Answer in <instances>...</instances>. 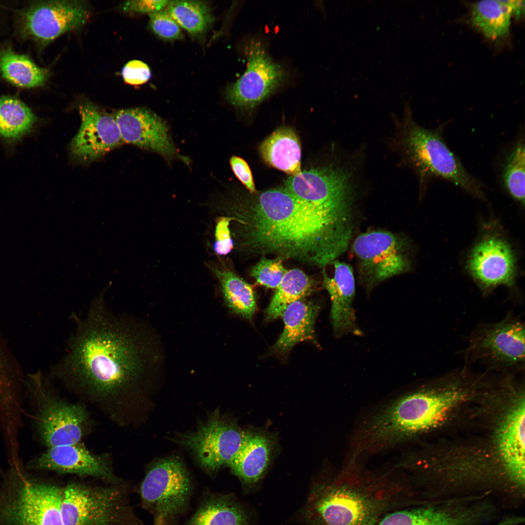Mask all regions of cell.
Instances as JSON below:
<instances>
[{
	"label": "cell",
	"mask_w": 525,
	"mask_h": 525,
	"mask_svg": "<svg viewBox=\"0 0 525 525\" xmlns=\"http://www.w3.org/2000/svg\"><path fill=\"white\" fill-rule=\"evenodd\" d=\"M259 149L263 159L272 167L291 175L301 171L300 140L293 129L278 128L262 143Z\"/></svg>",
	"instance_id": "obj_25"
},
{
	"label": "cell",
	"mask_w": 525,
	"mask_h": 525,
	"mask_svg": "<svg viewBox=\"0 0 525 525\" xmlns=\"http://www.w3.org/2000/svg\"><path fill=\"white\" fill-rule=\"evenodd\" d=\"M231 169L238 179L251 193L256 192L252 174L248 163L243 158L232 156L230 159Z\"/></svg>",
	"instance_id": "obj_38"
},
{
	"label": "cell",
	"mask_w": 525,
	"mask_h": 525,
	"mask_svg": "<svg viewBox=\"0 0 525 525\" xmlns=\"http://www.w3.org/2000/svg\"><path fill=\"white\" fill-rule=\"evenodd\" d=\"M470 351L493 367L521 366L525 361V325L508 315L502 321L479 328L472 336Z\"/></svg>",
	"instance_id": "obj_15"
},
{
	"label": "cell",
	"mask_w": 525,
	"mask_h": 525,
	"mask_svg": "<svg viewBox=\"0 0 525 525\" xmlns=\"http://www.w3.org/2000/svg\"><path fill=\"white\" fill-rule=\"evenodd\" d=\"M26 395L34 435L47 448L81 442L91 432L93 420L85 404L66 400L41 375L28 381Z\"/></svg>",
	"instance_id": "obj_5"
},
{
	"label": "cell",
	"mask_w": 525,
	"mask_h": 525,
	"mask_svg": "<svg viewBox=\"0 0 525 525\" xmlns=\"http://www.w3.org/2000/svg\"><path fill=\"white\" fill-rule=\"evenodd\" d=\"M284 188L298 200L354 232L353 191L345 172L331 166L301 171L289 176Z\"/></svg>",
	"instance_id": "obj_7"
},
{
	"label": "cell",
	"mask_w": 525,
	"mask_h": 525,
	"mask_svg": "<svg viewBox=\"0 0 525 525\" xmlns=\"http://www.w3.org/2000/svg\"><path fill=\"white\" fill-rule=\"evenodd\" d=\"M210 268L220 282L226 305L234 313L252 320L257 308L252 286L230 270Z\"/></svg>",
	"instance_id": "obj_28"
},
{
	"label": "cell",
	"mask_w": 525,
	"mask_h": 525,
	"mask_svg": "<svg viewBox=\"0 0 525 525\" xmlns=\"http://www.w3.org/2000/svg\"><path fill=\"white\" fill-rule=\"evenodd\" d=\"M105 291L77 318L66 353L54 374L81 402L122 427L131 421L134 395L143 371V349L134 326L107 305Z\"/></svg>",
	"instance_id": "obj_1"
},
{
	"label": "cell",
	"mask_w": 525,
	"mask_h": 525,
	"mask_svg": "<svg viewBox=\"0 0 525 525\" xmlns=\"http://www.w3.org/2000/svg\"><path fill=\"white\" fill-rule=\"evenodd\" d=\"M149 25L158 37L166 40L178 39L182 34L180 26L165 10L149 14Z\"/></svg>",
	"instance_id": "obj_35"
},
{
	"label": "cell",
	"mask_w": 525,
	"mask_h": 525,
	"mask_svg": "<svg viewBox=\"0 0 525 525\" xmlns=\"http://www.w3.org/2000/svg\"><path fill=\"white\" fill-rule=\"evenodd\" d=\"M466 267L482 291L489 293L500 285L512 286L516 273V257L502 235L488 233L472 248Z\"/></svg>",
	"instance_id": "obj_13"
},
{
	"label": "cell",
	"mask_w": 525,
	"mask_h": 525,
	"mask_svg": "<svg viewBox=\"0 0 525 525\" xmlns=\"http://www.w3.org/2000/svg\"><path fill=\"white\" fill-rule=\"evenodd\" d=\"M0 71L8 82L24 88L43 85L48 76L46 69L37 66L28 57L10 50L0 53Z\"/></svg>",
	"instance_id": "obj_29"
},
{
	"label": "cell",
	"mask_w": 525,
	"mask_h": 525,
	"mask_svg": "<svg viewBox=\"0 0 525 525\" xmlns=\"http://www.w3.org/2000/svg\"><path fill=\"white\" fill-rule=\"evenodd\" d=\"M28 470L50 471L59 474L91 476L118 485L121 479L113 472L108 455L90 452L82 442L54 446L31 459Z\"/></svg>",
	"instance_id": "obj_16"
},
{
	"label": "cell",
	"mask_w": 525,
	"mask_h": 525,
	"mask_svg": "<svg viewBox=\"0 0 525 525\" xmlns=\"http://www.w3.org/2000/svg\"><path fill=\"white\" fill-rule=\"evenodd\" d=\"M190 475L175 457L161 459L148 467L140 489L143 508L153 525H175L187 511L192 494Z\"/></svg>",
	"instance_id": "obj_9"
},
{
	"label": "cell",
	"mask_w": 525,
	"mask_h": 525,
	"mask_svg": "<svg viewBox=\"0 0 525 525\" xmlns=\"http://www.w3.org/2000/svg\"><path fill=\"white\" fill-rule=\"evenodd\" d=\"M420 502L402 471L369 470L347 461L334 476L313 487L301 514L305 525H374L389 512Z\"/></svg>",
	"instance_id": "obj_3"
},
{
	"label": "cell",
	"mask_w": 525,
	"mask_h": 525,
	"mask_svg": "<svg viewBox=\"0 0 525 525\" xmlns=\"http://www.w3.org/2000/svg\"><path fill=\"white\" fill-rule=\"evenodd\" d=\"M407 155L420 174L450 182L472 196L483 199L481 182L470 175L445 143L439 129L430 130L410 121L405 131Z\"/></svg>",
	"instance_id": "obj_10"
},
{
	"label": "cell",
	"mask_w": 525,
	"mask_h": 525,
	"mask_svg": "<svg viewBox=\"0 0 525 525\" xmlns=\"http://www.w3.org/2000/svg\"><path fill=\"white\" fill-rule=\"evenodd\" d=\"M72 482L62 487L64 525H142L120 486Z\"/></svg>",
	"instance_id": "obj_8"
},
{
	"label": "cell",
	"mask_w": 525,
	"mask_h": 525,
	"mask_svg": "<svg viewBox=\"0 0 525 525\" xmlns=\"http://www.w3.org/2000/svg\"><path fill=\"white\" fill-rule=\"evenodd\" d=\"M499 427L497 447L505 472L517 489L525 487V398L517 399Z\"/></svg>",
	"instance_id": "obj_21"
},
{
	"label": "cell",
	"mask_w": 525,
	"mask_h": 525,
	"mask_svg": "<svg viewBox=\"0 0 525 525\" xmlns=\"http://www.w3.org/2000/svg\"><path fill=\"white\" fill-rule=\"evenodd\" d=\"M9 464L0 488V525H64L62 487L31 475L20 461Z\"/></svg>",
	"instance_id": "obj_6"
},
{
	"label": "cell",
	"mask_w": 525,
	"mask_h": 525,
	"mask_svg": "<svg viewBox=\"0 0 525 525\" xmlns=\"http://www.w3.org/2000/svg\"><path fill=\"white\" fill-rule=\"evenodd\" d=\"M232 220H235L234 217H222L217 219L215 231L214 250L218 255H227L233 248V241L229 228V223Z\"/></svg>",
	"instance_id": "obj_36"
},
{
	"label": "cell",
	"mask_w": 525,
	"mask_h": 525,
	"mask_svg": "<svg viewBox=\"0 0 525 525\" xmlns=\"http://www.w3.org/2000/svg\"><path fill=\"white\" fill-rule=\"evenodd\" d=\"M245 433L217 410L195 431L182 434L178 440L191 451L202 468L213 473L222 466H229L241 448Z\"/></svg>",
	"instance_id": "obj_12"
},
{
	"label": "cell",
	"mask_w": 525,
	"mask_h": 525,
	"mask_svg": "<svg viewBox=\"0 0 525 525\" xmlns=\"http://www.w3.org/2000/svg\"><path fill=\"white\" fill-rule=\"evenodd\" d=\"M114 117L123 142L135 145L167 158L178 157L164 121L142 108L117 111Z\"/></svg>",
	"instance_id": "obj_19"
},
{
	"label": "cell",
	"mask_w": 525,
	"mask_h": 525,
	"mask_svg": "<svg viewBox=\"0 0 525 525\" xmlns=\"http://www.w3.org/2000/svg\"><path fill=\"white\" fill-rule=\"evenodd\" d=\"M480 518V512L474 505L424 502L389 512L374 525H473Z\"/></svg>",
	"instance_id": "obj_20"
},
{
	"label": "cell",
	"mask_w": 525,
	"mask_h": 525,
	"mask_svg": "<svg viewBox=\"0 0 525 525\" xmlns=\"http://www.w3.org/2000/svg\"><path fill=\"white\" fill-rule=\"evenodd\" d=\"M473 24L487 38L494 40L506 36L512 16L511 0H485L472 7Z\"/></svg>",
	"instance_id": "obj_27"
},
{
	"label": "cell",
	"mask_w": 525,
	"mask_h": 525,
	"mask_svg": "<svg viewBox=\"0 0 525 525\" xmlns=\"http://www.w3.org/2000/svg\"><path fill=\"white\" fill-rule=\"evenodd\" d=\"M512 16L517 18L521 17L524 13L525 1L520 0H511Z\"/></svg>",
	"instance_id": "obj_40"
},
{
	"label": "cell",
	"mask_w": 525,
	"mask_h": 525,
	"mask_svg": "<svg viewBox=\"0 0 525 525\" xmlns=\"http://www.w3.org/2000/svg\"><path fill=\"white\" fill-rule=\"evenodd\" d=\"M36 121L32 110L19 100L0 97V136L13 140L29 132Z\"/></svg>",
	"instance_id": "obj_31"
},
{
	"label": "cell",
	"mask_w": 525,
	"mask_h": 525,
	"mask_svg": "<svg viewBox=\"0 0 525 525\" xmlns=\"http://www.w3.org/2000/svg\"><path fill=\"white\" fill-rule=\"evenodd\" d=\"M331 264L333 266V275L330 277L324 270L323 285L329 294L332 302L331 320L334 335L341 337L350 333L361 334L352 306L355 295L352 268L349 264L337 259Z\"/></svg>",
	"instance_id": "obj_22"
},
{
	"label": "cell",
	"mask_w": 525,
	"mask_h": 525,
	"mask_svg": "<svg viewBox=\"0 0 525 525\" xmlns=\"http://www.w3.org/2000/svg\"><path fill=\"white\" fill-rule=\"evenodd\" d=\"M286 74L261 44L252 43L249 48L247 69L241 77L228 87L227 99L241 109H253L274 92L282 84Z\"/></svg>",
	"instance_id": "obj_14"
},
{
	"label": "cell",
	"mask_w": 525,
	"mask_h": 525,
	"mask_svg": "<svg viewBox=\"0 0 525 525\" xmlns=\"http://www.w3.org/2000/svg\"><path fill=\"white\" fill-rule=\"evenodd\" d=\"M312 287V281L302 271H287L266 309L265 318L271 320L281 316L289 305L309 295Z\"/></svg>",
	"instance_id": "obj_30"
},
{
	"label": "cell",
	"mask_w": 525,
	"mask_h": 525,
	"mask_svg": "<svg viewBox=\"0 0 525 525\" xmlns=\"http://www.w3.org/2000/svg\"><path fill=\"white\" fill-rule=\"evenodd\" d=\"M185 525H249L244 508L230 494L206 497Z\"/></svg>",
	"instance_id": "obj_26"
},
{
	"label": "cell",
	"mask_w": 525,
	"mask_h": 525,
	"mask_svg": "<svg viewBox=\"0 0 525 525\" xmlns=\"http://www.w3.org/2000/svg\"><path fill=\"white\" fill-rule=\"evenodd\" d=\"M121 73L124 81L133 86L144 84L151 77V70L148 66L138 60L127 62L123 67Z\"/></svg>",
	"instance_id": "obj_37"
},
{
	"label": "cell",
	"mask_w": 525,
	"mask_h": 525,
	"mask_svg": "<svg viewBox=\"0 0 525 525\" xmlns=\"http://www.w3.org/2000/svg\"><path fill=\"white\" fill-rule=\"evenodd\" d=\"M351 249L360 280L368 292L381 282L411 269L408 242L389 231L362 233L355 238Z\"/></svg>",
	"instance_id": "obj_11"
},
{
	"label": "cell",
	"mask_w": 525,
	"mask_h": 525,
	"mask_svg": "<svg viewBox=\"0 0 525 525\" xmlns=\"http://www.w3.org/2000/svg\"><path fill=\"white\" fill-rule=\"evenodd\" d=\"M89 17L88 8L82 1H43L32 6L25 13L24 30L35 39L47 43L81 27Z\"/></svg>",
	"instance_id": "obj_18"
},
{
	"label": "cell",
	"mask_w": 525,
	"mask_h": 525,
	"mask_svg": "<svg viewBox=\"0 0 525 525\" xmlns=\"http://www.w3.org/2000/svg\"><path fill=\"white\" fill-rule=\"evenodd\" d=\"M465 393L455 384L439 390L409 392L385 402L355 429L349 455L360 460L404 444L439 423Z\"/></svg>",
	"instance_id": "obj_4"
},
{
	"label": "cell",
	"mask_w": 525,
	"mask_h": 525,
	"mask_svg": "<svg viewBox=\"0 0 525 525\" xmlns=\"http://www.w3.org/2000/svg\"><path fill=\"white\" fill-rule=\"evenodd\" d=\"M282 261L262 258L251 270V275L261 285L268 288H277L287 272Z\"/></svg>",
	"instance_id": "obj_34"
},
{
	"label": "cell",
	"mask_w": 525,
	"mask_h": 525,
	"mask_svg": "<svg viewBox=\"0 0 525 525\" xmlns=\"http://www.w3.org/2000/svg\"><path fill=\"white\" fill-rule=\"evenodd\" d=\"M166 7L178 25L193 35L203 33L213 20L209 7L202 1L171 0Z\"/></svg>",
	"instance_id": "obj_32"
},
{
	"label": "cell",
	"mask_w": 525,
	"mask_h": 525,
	"mask_svg": "<svg viewBox=\"0 0 525 525\" xmlns=\"http://www.w3.org/2000/svg\"><path fill=\"white\" fill-rule=\"evenodd\" d=\"M320 307L313 302L296 301L284 311L283 330L273 345V353L284 355L297 344L304 341L316 342L315 325Z\"/></svg>",
	"instance_id": "obj_24"
},
{
	"label": "cell",
	"mask_w": 525,
	"mask_h": 525,
	"mask_svg": "<svg viewBox=\"0 0 525 525\" xmlns=\"http://www.w3.org/2000/svg\"><path fill=\"white\" fill-rule=\"evenodd\" d=\"M525 143L520 139L505 160L502 178L508 194L522 206L525 204Z\"/></svg>",
	"instance_id": "obj_33"
},
{
	"label": "cell",
	"mask_w": 525,
	"mask_h": 525,
	"mask_svg": "<svg viewBox=\"0 0 525 525\" xmlns=\"http://www.w3.org/2000/svg\"><path fill=\"white\" fill-rule=\"evenodd\" d=\"M524 521V518L520 516L508 517L496 525H519Z\"/></svg>",
	"instance_id": "obj_41"
},
{
	"label": "cell",
	"mask_w": 525,
	"mask_h": 525,
	"mask_svg": "<svg viewBox=\"0 0 525 525\" xmlns=\"http://www.w3.org/2000/svg\"><path fill=\"white\" fill-rule=\"evenodd\" d=\"M273 449V441L266 434L246 431L243 443L229 467L245 484L252 486L263 476Z\"/></svg>",
	"instance_id": "obj_23"
},
{
	"label": "cell",
	"mask_w": 525,
	"mask_h": 525,
	"mask_svg": "<svg viewBox=\"0 0 525 525\" xmlns=\"http://www.w3.org/2000/svg\"><path fill=\"white\" fill-rule=\"evenodd\" d=\"M79 129L70 144L71 156L81 162L93 161L123 142L114 117L89 102L80 105Z\"/></svg>",
	"instance_id": "obj_17"
},
{
	"label": "cell",
	"mask_w": 525,
	"mask_h": 525,
	"mask_svg": "<svg viewBox=\"0 0 525 525\" xmlns=\"http://www.w3.org/2000/svg\"><path fill=\"white\" fill-rule=\"evenodd\" d=\"M169 0H130L125 2L122 6L124 12L152 13L161 10L166 6Z\"/></svg>",
	"instance_id": "obj_39"
},
{
	"label": "cell",
	"mask_w": 525,
	"mask_h": 525,
	"mask_svg": "<svg viewBox=\"0 0 525 525\" xmlns=\"http://www.w3.org/2000/svg\"><path fill=\"white\" fill-rule=\"evenodd\" d=\"M235 217L247 253L324 268L348 249L353 234L284 187L259 193Z\"/></svg>",
	"instance_id": "obj_2"
}]
</instances>
